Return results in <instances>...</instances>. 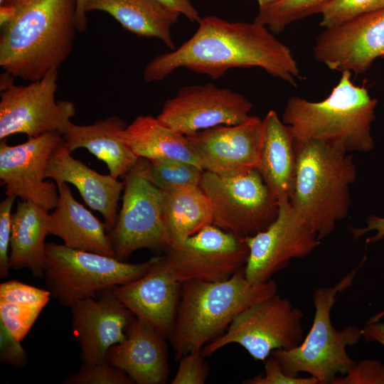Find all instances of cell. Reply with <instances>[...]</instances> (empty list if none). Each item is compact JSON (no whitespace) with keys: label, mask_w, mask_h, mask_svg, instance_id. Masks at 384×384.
I'll return each instance as SVG.
<instances>
[{"label":"cell","mask_w":384,"mask_h":384,"mask_svg":"<svg viewBox=\"0 0 384 384\" xmlns=\"http://www.w3.org/2000/svg\"><path fill=\"white\" fill-rule=\"evenodd\" d=\"M198 24L193 36L178 48L147 63L143 71L145 81L162 80L182 68L213 80L232 68L254 67L294 87L303 79L291 49L266 26L213 15L201 17Z\"/></svg>","instance_id":"obj_1"},{"label":"cell","mask_w":384,"mask_h":384,"mask_svg":"<svg viewBox=\"0 0 384 384\" xmlns=\"http://www.w3.org/2000/svg\"><path fill=\"white\" fill-rule=\"evenodd\" d=\"M14 19L1 28L0 66L14 78L33 82L70 55L77 30L76 0H14Z\"/></svg>","instance_id":"obj_2"},{"label":"cell","mask_w":384,"mask_h":384,"mask_svg":"<svg viewBox=\"0 0 384 384\" xmlns=\"http://www.w3.org/2000/svg\"><path fill=\"white\" fill-rule=\"evenodd\" d=\"M277 293L273 279L255 284L244 267L222 281L181 283L179 302L169 338L176 360L220 336L243 310Z\"/></svg>","instance_id":"obj_3"},{"label":"cell","mask_w":384,"mask_h":384,"mask_svg":"<svg viewBox=\"0 0 384 384\" xmlns=\"http://www.w3.org/2000/svg\"><path fill=\"white\" fill-rule=\"evenodd\" d=\"M351 73L341 72L337 85L321 101L299 96L288 99L282 120L295 139L317 140L348 154L374 149L371 128L378 101L364 85L353 82Z\"/></svg>","instance_id":"obj_4"},{"label":"cell","mask_w":384,"mask_h":384,"mask_svg":"<svg viewBox=\"0 0 384 384\" xmlns=\"http://www.w3.org/2000/svg\"><path fill=\"white\" fill-rule=\"evenodd\" d=\"M295 147L296 174L289 200L321 240L348 215L356 168L351 154L319 141L295 139Z\"/></svg>","instance_id":"obj_5"},{"label":"cell","mask_w":384,"mask_h":384,"mask_svg":"<svg viewBox=\"0 0 384 384\" xmlns=\"http://www.w3.org/2000/svg\"><path fill=\"white\" fill-rule=\"evenodd\" d=\"M360 264L329 287H318L312 296L315 314L311 327L301 343L291 349H276L271 353L283 371L291 376L306 373L319 384H333L338 375L346 374L356 363L346 348L362 338V329L346 326L339 329L331 322V314L338 294L349 287L365 262Z\"/></svg>","instance_id":"obj_6"},{"label":"cell","mask_w":384,"mask_h":384,"mask_svg":"<svg viewBox=\"0 0 384 384\" xmlns=\"http://www.w3.org/2000/svg\"><path fill=\"white\" fill-rule=\"evenodd\" d=\"M151 263L152 258L132 264L114 257L48 242L43 277L51 297L70 307L79 300L96 297L104 289L139 278Z\"/></svg>","instance_id":"obj_7"},{"label":"cell","mask_w":384,"mask_h":384,"mask_svg":"<svg viewBox=\"0 0 384 384\" xmlns=\"http://www.w3.org/2000/svg\"><path fill=\"white\" fill-rule=\"evenodd\" d=\"M200 187L210 202L212 224L240 236H252L276 219L279 201L257 169L234 176L204 171Z\"/></svg>","instance_id":"obj_8"},{"label":"cell","mask_w":384,"mask_h":384,"mask_svg":"<svg viewBox=\"0 0 384 384\" xmlns=\"http://www.w3.org/2000/svg\"><path fill=\"white\" fill-rule=\"evenodd\" d=\"M303 311L287 298L274 295L243 310L218 338L201 349L206 358L238 343L256 361H265L276 349H291L304 339Z\"/></svg>","instance_id":"obj_9"},{"label":"cell","mask_w":384,"mask_h":384,"mask_svg":"<svg viewBox=\"0 0 384 384\" xmlns=\"http://www.w3.org/2000/svg\"><path fill=\"white\" fill-rule=\"evenodd\" d=\"M5 74L1 78L0 140L16 134L63 135L76 110L70 101L55 100L58 71L26 85H14V77Z\"/></svg>","instance_id":"obj_10"},{"label":"cell","mask_w":384,"mask_h":384,"mask_svg":"<svg viewBox=\"0 0 384 384\" xmlns=\"http://www.w3.org/2000/svg\"><path fill=\"white\" fill-rule=\"evenodd\" d=\"M124 181L122 208L107 232L114 257L124 261L139 249L166 250L171 240L164 220L166 192L147 180L137 164Z\"/></svg>","instance_id":"obj_11"},{"label":"cell","mask_w":384,"mask_h":384,"mask_svg":"<svg viewBox=\"0 0 384 384\" xmlns=\"http://www.w3.org/2000/svg\"><path fill=\"white\" fill-rule=\"evenodd\" d=\"M248 255L244 237L209 224L171 245L164 257L171 274L182 283L227 279L245 267Z\"/></svg>","instance_id":"obj_12"},{"label":"cell","mask_w":384,"mask_h":384,"mask_svg":"<svg viewBox=\"0 0 384 384\" xmlns=\"http://www.w3.org/2000/svg\"><path fill=\"white\" fill-rule=\"evenodd\" d=\"M244 238L249 249L244 272L247 279L255 284L269 281L292 259L307 256L321 242L289 198L279 201L277 216L267 228Z\"/></svg>","instance_id":"obj_13"},{"label":"cell","mask_w":384,"mask_h":384,"mask_svg":"<svg viewBox=\"0 0 384 384\" xmlns=\"http://www.w3.org/2000/svg\"><path fill=\"white\" fill-rule=\"evenodd\" d=\"M252 103L243 95L213 83L181 87L164 102L157 119L167 127L184 135L218 125L247 120Z\"/></svg>","instance_id":"obj_14"},{"label":"cell","mask_w":384,"mask_h":384,"mask_svg":"<svg viewBox=\"0 0 384 384\" xmlns=\"http://www.w3.org/2000/svg\"><path fill=\"white\" fill-rule=\"evenodd\" d=\"M58 132L28 137L22 144L10 146L0 140V180L6 196H15L47 210L58 201L57 184L45 181V171L56 148L63 142Z\"/></svg>","instance_id":"obj_15"},{"label":"cell","mask_w":384,"mask_h":384,"mask_svg":"<svg viewBox=\"0 0 384 384\" xmlns=\"http://www.w3.org/2000/svg\"><path fill=\"white\" fill-rule=\"evenodd\" d=\"M313 53L317 62L332 70L366 72L377 58H384V7L324 28Z\"/></svg>","instance_id":"obj_16"},{"label":"cell","mask_w":384,"mask_h":384,"mask_svg":"<svg viewBox=\"0 0 384 384\" xmlns=\"http://www.w3.org/2000/svg\"><path fill=\"white\" fill-rule=\"evenodd\" d=\"M186 136L204 171L238 175L257 169L263 120L251 116L240 124L218 125Z\"/></svg>","instance_id":"obj_17"},{"label":"cell","mask_w":384,"mask_h":384,"mask_svg":"<svg viewBox=\"0 0 384 384\" xmlns=\"http://www.w3.org/2000/svg\"><path fill=\"white\" fill-rule=\"evenodd\" d=\"M70 308L71 331L85 363L107 362L108 350L125 340L136 317L115 296L113 288L100 292L96 297L79 300Z\"/></svg>","instance_id":"obj_18"},{"label":"cell","mask_w":384,"mask_h":384,"mask_svg":"<svg viewBox=\"0 0 384 384\" xmlns=\"http://www.w3.org/2000/svg\"><path fill=\"white\" fill-rule=\"evenodd\" d=\"M181 283L171 274L164 255L152 257L147 272L113 288L115 296L133 314L169 339L177 313Z\"/></svg>","instance_id":"obj_19"},{"label":"cell","mask_w":384,"mask_h":384,"mask_svg":"<svg viewBox=\"0 0 384 384\" xmlns=\"http://www.w3.org/2000/svg\"><path fill=\"white\" fill-rule=\"evenodd\" d=\"M124 341L110 348L107 361L137 384H164L169 368L166 338L135 317Z\"/></svg>","instance_id":"obj_20"},{"label":"cell","mask_w":384,"mask_h":384,"mask_svg":"<svg viewBox=\"0 0 384 384\" xmlns=\"http://www.w3.org/2000/svg\"><path fill=\"white\" fill-rule=\"evenodd\" d=\"M45 178L75 186L85 203L103 216L107 232L114 228L124 181H119L110 174H99L75 159L64 140L48 161Z\"/></svg>","instance_id":"obj_21"},{"label":"cell","mask_w":384,"mask_h":384,"mask_svg":"<svg viewBox=\"0 0 384 384\" xmlns=\"http://www.w3.org/2000/svg\"><path fill=\"white\" fill-rule=\"evenodd\" d=\"M58 201L48 218V233L59 237L65 246L114 257L104 223L75 200L68 183H56Z\"/></svg>","instance_id":"obj_22"},{"label":"cell","mask_w":384,"mask_h":384,"mask_svg":"<svg viewBox=\"0 0 384 384\" xmlns=\"http://www.w3.org/2000/svg\"><path fill=\"white\" fill-rule=\"evenodd\" d=\"M262 120L263 136L257 169L278 201L289 199L297 166L293 132L274 110H270Z\"/></svg>","instance_id":"obj_23"},{"label":"cell","mask_w":384,"mask_h":384,"mask_svg":"<svg viewBox=\"0 0 384 384\" xmlns=\"http://www.w3.org/2000/svg\"><path fill=\"white\" fill-rule=\"evenodd\" d=\"M126 127V122L117 116L90 125L71 122L63 138L72 152L79 148L87 149L106 164L112 176L118 178L125 177L139 159L120 135Z\"/></svg>","instance_id":"obj_24"},{"label":"cell","mask_w":384,"mask_h":384,"mask_svg":"<svg viewBox=\"0 0 384 384\" xmlns=\"http://www.w3.org/2000/svg\"><path fill=\"white\" fill-rule=\"evenodd\" d=\"M85 11L105 12L131 33L176 48L171 28L181 14L154 0H87Z\"/></svg>","instance_id":"obj_25"},{"label":"cell","mask_w":384,"mask_h":384,"mask_svg":"<svg viewBox=\"0 0 384 384\" xmlns=\"http://www.w3.org/2000/svg\"><path fill=\"white\" fill-rule=\"evenodd\" d=\"M48 215V210L33 203H18L12 214L10 269L26 268L36 278L43 277Z\"/></svg>","instance_id":"obj_26"},{"label":"cell","mask_w":384,"mask_h":384,"mask_svg":"<svg viewBox=\"0 0 384 384\" xmlns=\"http://www.w3.org/2000/svg\"><path fill=\"white\" fill-rule=\"evenodd\" d=\"M120 135L139 159H176L203 169L186 136L164 125L156 117L137 116Z\"/></svg>","instance_id":"obj_27"},{"label":"cell","mask_w":384,"mask_h":384,"mask_svg":"<svg viewBox=\"0 0 384 384\" xmlns=\"http://www.w3.org/2000/svg\"><path fill=\"white\" fill-rule=\"evenodd\" d=\"M164 220L171 245L212 224L208 197L200 186L166 192Z\"/></svg>","instance_id":"obj_28"},{"label":"cell","mask_w":384,"mask_h":384,"mask_svg":"<svg viewBox=\"0 0 384 384\" xmlns=\"http://www.w3.org/2000/svg\"><path fill=\"white\" fill-rule=\"evenodd\" d=\"M137 165L147 180L165 192L200 186L204 171L195 164L171 159L139 158Z\"/></svg>","instance_id":"obj_29"},{"label":"cell","mask_w":384,"mask_h":384,"mask_svg":"<svg viewBox=\"0 0 384 384\" xmlns=\"http://www.w3.org/2000/svg\"><path fill=\"white\" fill-rule=\"evenodd\" d=\"M330 1L279 0L259 7L254 22L266 26L274 34H278L294 21L321 14Z\"/></svg>","instance_id":"obj_30"},{"label":"cell","mask_w":384,"mask_h":384,"mask_svg":"<svg viewBox=\"0 0 384 384\" xmlns=\"http://www.w3.org/2000/svg\"><path fill=\"white\" fill-rule=\"evenodd\" d=\"M384 7V0H331L321 12L324 28L338 26L362 14Z\"/></svg>","instance_id":"obj_31"},{"label":"cell","mask_w":384,"mask_h":384,"mask_svg":"<svg viewBox=\"0 0 384 384\" xmlns=\"http://www.w3.org/2000/svg\"><path fill=\"white\" fill-rule=\"evenodd\" d=\"M43 308L16 302H0V321L21 341Z\"/></svg>","instance_id":"obj_32"},{"label":"cell","mask_w":384,"mask_h":384,"mask_svg":"<svg viewBox=\"0 0 384 384\" xmlns=\"http://www.w3.org/2000/svg\"><path fill=\"white\" fill-rule=\"evenodd\" d=\"M64 384H133L122 370L108 362L85 363L80 370L65 378Z\"/></svg>","instance_id":"obj_33"},{"label":"cell","mask_w":384,"mask_h":384,"mask_svg":"<svg viewBox=\"0 0 384 384\" xmlns=\"http://www.w3.org/2000/svg\"><path fill=\"white\" fill-rule=\"evenodd\" d=\"M51 297L48 289H43L17 280L0 284V302H16L44 308Z\"/></svg>","instance_id":"obj_34"},{"label":"cell","mask_w":384,"mask_h":384,"mask_svg":"<svg viewBox=\"0 0 384 384\" xmlns=\"http://www.w3.org/2000/svg\"><path fill=\"white\" fill-rule=\"evenodd\" d=\"M201 350L188 353L180 358L171 384H204L208 377V366Z\"/></svg>","instance_id":"obj_35"},{"label":"cell","mask_w":384,"mask_h":384,"mask_svg":"<svg viewBox=\"0 0 384 384\" xmlns=\"http://www.w3.org/2000/svg\"><path fill=\"white\" fill-rule=\"evenodd\" d=\"M333 384H384V363L375 359H363Z\"/></svg>","instance_id":"obj_36"},{"label":"cell","mask_w":384,"mask_h":384,"mask_svg":"<svg viewBox=\"0 0 384 384\" xmlns=\"http://www.w3.org/2000/svg\"><path fill=\"white\" fill-rule=\"evenodd\" d=\"M264 373L243 380L245 384H319L312 376L299 377L286 374L278 361L270 356L264 361Z\"/></svg>","instance_id":"obj_37"},{"label":"cell","mask_w":384,"mask_h":384,"mask_svg":"<svg viewBox=\"0 0 384 384\" xmlns=\"http://www.w3.org/2000/svg\"><path fill=\"white\" fill-rule=\"evenodd\" d=\"M15 196H6L0 203V276L5 278L9 274V248L10 247L12 214L11 210Z\"/></svg>","instance_id":"obj_38"},{"label":"cell","mask_w":384,"mask_h":384,"mask_svg":"<svg viewBox=\"0 0 384 384\" xmlns=\"http://www.w3.org/2000/svg\"><path fill=\"white\" fill-rule=\"evenodd\" d=\"M0 361L23 368L27 363V354L21 341L14 338L0 321Z\"/></svg>","instance_id":"obj_39"},{"label":"cell","mask_w":384,"mask_h":384,"mask_svg":"<svg viewBox=\"0 0 384 384\" xmlns=\"http://www.w3.org/2000/svg\"><path fill=\"white\" fill-rule=\"evenodd\" d=\"M375 231V234L368 238L367 244L376 242L384 238V217L370 215L366 219V226L363 228H350L353 240H358L370 231Z\"/></svg>","instance_id":"obj_40"},{"label":"cell","mask_w":384,"mask_h":384,"mask_svg":"<svg viewBox=\"0 0 384 384\" xmlns=\"http://www.w3.org/2000/svg\"><path fill=\"white\" fill-rule=\"evenodd\" d=\"M174 10L191 22L198 23L201 17L191 0H154Z\"/></svg>","instance_id":"obj_41"},{"label":"cell","mask_w":384,"mask_h":384,"mask_svg":"<svg viewBox=\"0 0 384 384\" xmlns=\"http://www.w3.org/2000/svg\"><path fill=\"white\" fill-rule=\"evenodd\" d=\"M362 338L367 342H378L384 347V322H368L362 329Z\"/></svg>","instance_id":"obj_42"},{"label":"cell","mask_w":384,"mask_h":384,"mask_svg":"<svg viewBox=\"0 0 384 384\" xmlns=\"http://www.w3.org/2000/svg\"><path fill=\"white\" fill-rule=\"evenodd\" d=\"M17 13V6L14 0H6L0 6L1 28L10 23Z\"/></svg>","instance_id":"obj_43"},{"label":"cell","mask_w":384,"mask_h":384,"mask_svg":"<svg viewBox=\"0 0 384 384\" xmlns=\"http://www.w3.org/2000/svg\"><path fill=\"white\" fill-rule=\"evenodd\" d=\"M76 26L78 32L82 33L87 29V17L85 6L87 0H76Z\"/></svg>","instance_id":"obj_44"},{"label":"cell","mask_w":384,"mask_h":384,"mask_svg":"<svg viewBox=\"0 0 384 384\" xmlns=\"http://www.w3.org/2000/svg\"><path fill=\"white\" fill-rule=\"evenodd\" d=\"M258 4L259 7L265 6L267 4L279 1V0H255Z\"/></svg>","instance_id":"obj_45"},{"label":"cell","mask_w":384,"mask_h":384,"mask_svg":"<svg viewBox=\"0 0 384 384\" xmlns=\"http://www.w3.org/2000/svg\"><path fill=\"white\" fill-rule=\"evenodd\" d=\"M6 0H0V5L4 4Z\"/></svg>","instance_id":"obj_46"},{"label":"cell","mask_w":384,"mask_h":384,"mask_svg":"<svg viewBox=\"0 0 384 384\" xmlns=\"http://www.w3.org/2000/svg\"><path fill=\"white\" fill-rule=\"evenodd\" d=\"M383 105H384V104H383Z\"/></svg>","instance_id":"obj_47"}]
</instances>
